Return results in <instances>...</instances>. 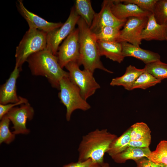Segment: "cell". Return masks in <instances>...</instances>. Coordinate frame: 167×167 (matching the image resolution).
Segmentation results:
<instances>
[{
    "mask_svg": "<svg viewBox=\"0 0 167 167\" xmlns=\"http://www.w3.org/2000/svg\"></svg>",
    "mask_w": 167,
    "mask_h": 167,
    "instance_id": "obj_36",
    "label": "cell"
},
{
    "mask_svg": "<svg viewBox=\"0 0 167 167\" xmlns=\"http://www.w3.org/2000/svg\"><path fill=\"white\" fill-rule=\"evenodd\" d=\"M152 151L149 147L139 148L128 147L125 151L111 158L116 163H122L128 160L134 161L143 158H147Z\"/></svg>",
    "mask_w": 167,
    "mask_h": 167,
    "instance_id": "obj_19",
    "label": "cell"
},
{
    "mask_svg": "<svg viewBox=\"0 0 167 167\" xmlns=\"http://www.w3.org/2000/svg\"><path fill=\"white\" fill-rule=\"evenodd\" d=\"M165 167H167V165H165Z\"/></svg>",
    "mask_w": 167,
    "mask_h": 167,
    "instance_id": "obj_35",
    "label": "cell"
},
{
    "mask_svg": "<svg viewBox=\"0 0 167 167\" xmlns=\"http://www.w3.org/2000/svg\"><path fill=\"white\" fill-rule=\"evenodd\" d=\"M130 127L111 143L107 153L112 157L125 151L128 147L131 141Z\"/></svg>",
    "mask_w": 167,
    "mask_h": 167,
    "instance_id": "obj_21",
    "label": "cell"
},
{
    "mask_svg": "<svg viewBox=\"0 0 167 167\" xmlns=\"http://www.w3.org/2000/svg\"><path fill=\"white\" fill-rule=\"evenodd\" d=\"M21 71L15 66L9 77L0 88V104L6 105L15 103L20 100L16 92V81Z\"/></svg>",
    "mask_w": 167,
    "mask_h": 167,
    "instance_id": "obj_13",
    "label": "cell"
},
{
    "mask_svg": "<svg viewBox=\"0 0 167 167\" xmlns=\"http://www.w3.org/2000/svg\"><path fill=\"white\" fill-rule=\"evenodd\" d=\"M135 161L137 164V167H165V166L163 164L155 163L145 158Z\"/></svg>",
    "mask_w": 167,
    "mask_h": 167,
    "instance_id": "obj_33",
    "label": "cell"
},
{
    "mask_svg": "<svg viewBox=\"0 0 167 167\" xmlns=\"http://www.w3.org/2000/svg\"><path fill=\"white\" fill-rule=\"evenodd\" d=\"M144 72L143 69H138L130 65L126 67L123 75L112 79L110 85L112 86H122L125 89L130 91L134 82Z\"/></svg>",
    "mask_w": 167,
    "mask_h": 167,
    "instance_id": "obj_18",
    "label": "cell"
},
{
    "mask_svg": "<svg viewBox=\"0 0 167 167\" xmlns=\"http://www.w3.org/2000/svg\"><path fill=\"white\" fill-rule=\"evenodd\" d=\"M79 30V57L77 62L84 69L94 72L99 69L110 73L113 72L105 68L100 60L97 41L90 27L81 17L77 23Z\"/></svg>",
    "mask_w": 167,
    "mask_h": 167,
    "instance_id": "obj_2",
    "label": "cell"
},
{
    "mask_svg": "<svg viewBox=\"0 0 167 167\" xmlns=\"http://www.w3.org/2000/svg\"><path fill=\"white\" fill-rule=\"evenodd\" d=\"M111 10L116 17L122 20L132 17H148L152 14L143 10L135 4L122 3L119 0H113Z\"/></svg>",
    "mask_w": 167,
    "mask_h": 167,
    "instance_id": "obj_14",
    "label": "cell"
},
{
    "mask_svg": "<svg viewBox=\"0 0 167 167\" xmlns=\"http://www.w3.org/2000/svg\"><path fill=\"white\" fill-rule=\"evenodd\" d=\"M153 14L158 24L167 25V0H157Z\"/></svg>",
    "mask_w": 167,
    "mask_h": 167,
    "instance_id": "obj_27",
    "label": "cell"
},
{
    "mask_svg": "<svg viewBox=\"0 0 167 167\" xmlns=\"http://www.w3.org/2000/svg\"><path fill=\"white\" fill-rule=\"evenodd\" d=\"M74 6L78 15L83 19L90 27L96 13L90 0H76Z\"/></svg>",
    "mask_w": 167,
    "mask_h": 167,
    "instance_id": "obj_20",
    "label": "cell"
},
{
    "mask_svg": "<svg viewBox=\"0 0 167 167\" xmlns=\"http://www.w3.org/2000/svg\"><path fill=\"white\" fill-rule=\"evenodd\" d=\"M125 4H132L143 11L153 13L155 4L157 0H119Z\"/></svg>",
    "mask_w": 167,
    "mask_h": 167,
    "instance_id": "obj_29",
    "label": "cell"
},
{
    "mask_svg": "<svg viewBox=\"0 0 167 167\" xmlns=\"http://www.w3.org/2000/svg\"><path fill=\"white\" fill-rule=\"evenodd\" d=\"M161 82V81L157 79L151 74L144 72L134 82L130 90L135 88L146 89Z\"/></svg>",
    "mask_w": 167,
    "mask_h": 167,
    "instance_id": "obj_25",
    "label": "cell"
},
{
    "mask_svg": "<svg viewBox=\"0 0 167 167\" xmlns=\"http://www.w3.org/2000/svg\"><path fill=\"white\" fill-rule=\"evenodd\" d=\"M151 135L150 134L138 140H131L129 144L128 147L139 148L148 147L151 143Z\"/></svg>",
    "mask_w": 167,
    "mask_h": 167,
    "instance_id": "obj_31",
    "label": "cell"
},
{
    "mask_svg": "<svg viewBox=\"0 0 167 167\" xmlns=\"http://www.w3.org/2000/svg\"><path fill=\"white\" fill-rule=\"evenodd\" d=\"M16 5L19 13L28 23L29 29H38L48 33L60 27L63 24L60 22H49L29 11L21 0H18Z\"/></svg>",
    "mask_w": 167,
    "mask_h": 167,
    "instance_id": "obj_12",
    "label": "cell"
},
{
    "mask_svg": "<svg viewBox=\"0 0 167 167\" xmlns=\"http://www.w3.org/2000/svg\"><path fill=\"white\" fill-rule=\"evenodd\" d=\"M101 167H110L109 164L106 162H104L101 165Z\"/></svg>",
    "mask_w": 167,
    "mask_h": 167,
    "instance_id": "obj_34",
    "label": "cell"
},
{
    "mask_svg": "<svg viewBox=\"0 0 167 167\" xmlns=\"http://www.w3.org/2000/svg\"><path fill=\"white\" fill-rule=\"evenodd\" d=\"M26 62L32 75L46 77L51 86L59 90L61 79L69 76L61 67L56 56L45 49L31 55Z\"/></svg>",
    "mask_w": 167,
    "mask_h": 167,
    "instance_id": "obj_3",
    "label": "cell"
},
{
    "mask_svg": "<svg viewBox=\"0 0 167 167\" xmlns=\"http://www.w3.org/2000/svg\"><path fill=\"white\" fill-rule=\"evenodd\" d=\"M77 62H72L65 67L68 71L70 78L79 88L81 96L86 100L100 86L94 77L93 73L84 69L81 70Z\"/></svg>",
    "mask_w": 167,
    "mask_h": 167,
    "instance_id": "obj_6",
    "label": "cell"
},
{
    "mask_svg": "<svg viewBox=\"0 0 167 167\" xmlns=\"http://www.w3.org/2000/svg\"><path fill=\"white\" fill-rule=\"evenodd\" d=\"M80 17L76 13L74 6L71 8L66 21L60 27L47 33L46 50L56 56L59 45L75 28Z\"/></svg>",
    "mask_w": 167,
    "mask_h": 167,
    "instance_id": "obj_7",
    "label": "cell"
},
{
    "mask_svg": "<svg viewBox=\"0 0 167 167\" xmlns=\"http://www.w3.org/2000/svg\"><path fill=\"white\" fill-rule=\"evenodd\" d=\"M121 43L123 57H131L143 61L146 64L160 60L161 57L157 53L144 49L129 43L123 42Z\"/></svg>",
    "mask_w": 167,
    "mask_h": 167,
    "instance_id": "obj_15",
    "label": "cell"
},
{
    "mask_svg": "<svg viewBox=\"0 0 167 167\" xmlns=\"http://www.w3.org/2000/svg\"><path fill=\"white\" fill-rule=\"evenodd\" d=\"M120 29L111 26L102 27L97 33L94 34L97 41L108 42L117 41L120 34Z\"/></svg>",
    "mask_w": 167,
    "mask_h": 167,
    "instance_id": "obj_24",
    "label": "cell"
},
{
    "mask_svg": "<svg viewBox=\"0 0 167 167\" xmlns=\"http://www.w3.org/2000/svg\"><path fill=\"white\" fill-rule=\"evenodd\" d=\"M58 96L61 102L66 107V119L70 121L73 112L77 109L84 111L91 108L90 105L81 96L79 88L69 76L60 80Z\"/></svg>",
    "mask_w": 167,
    "mask_h": 167,
    "instance_id": "obj_5",
    "label": "cell"
},
{
    "mask_svg": "<svg viewBox=\"0 0 167 167\" xmlns=\"http://www.w3.org/2000/svg\"><path fill=\"white\" fill-rule=\"evenodd\" d=\"M47 35L42 31L29 29L16 48L15 67L21 71L22 65L30 56L46 49Z\"/></svg>",
    "mask_w": 167,
    "mask_h": 167,
    "instance_id": "obj_4",
    "label": "cell"
},
{
    "mask_svg": "<svg viewBox=\"0 0 167 167\" xmlns=\"http://www.w3.org/2000/svg\"><path fill=\"white\" fill-rule=\"evenodd\" d=\"M113 0H105L103 2L101 8L96 13L92 24L90 27L94 34L98 33L103 27L111 26L120 29L123 27L127 19H120L113 13L111 6Z\"/></svg>",
    "mask_w": 167,
    "mask_h": 167,
    "instance_id": "obj_10",
    "label": "cell"
},
{
    "mask_svg": "<svg viewBox=\"0 0 167 167\" xmlns=\"http://www.w3.org/2000/svg\"><path fill=\"white\" fill-rule=\"evenodd\" d=\"M56 57L63 68L69 63L78 62L79 57V30L75 28L58 48Z\"/></svg>",
    "mask_w": 167,
    "mask_h": 167,
    "instance_id": "obj_8",
    "label": "cell"
},
{
    "mask_svg": "<svg viewBox=\"0 0 167 167\" xmlns=\"http://www.w3.org/2000/svg\"><path fill=\"white\" fill-rule=\"evenodd\" d=\"M0 122V143L9 144L14 141L15 134L9 129L10 120L6 114L1 119Z\"/></svg>",
    "mask_w": 167,
    "mask_h": 167,
    "instance_id": "obj_26",
    "label": "cell"
},
{
    "mask_svg": "<svg viewBox=\"0 0 167 167\" xmlns=\"http://www.w3.org/2000/svg\"><path fill=\"white\" fill-rule=\"evenodd\" d=\"M130 127L131 128V141L138 140L151 133L148 125L143 122H136Z\"/></svg>",
    "mask_w": 167,
    "mask_h": 167,
    "instance_id": "obj_28",
    "label": "cell"
},
{
    "mask_svg": "<svg viewBox=\"0 0 167 167\" xmlns=\"http://www.w3.org/2000/svg\"><path fill=\"white\" fill-rule=\"evenodd\" d=\"M147 158L155 163L167 165V141H161Z\"/></svg>",
    "mask_w": 167,
    "mask_h": 167,
    "instance_id": "obj_23",
    "label": "cell"
},
{
    "mask_svg": "<svg viewBox=\"0 0 167 167\" xmlns=\"http://www.w3.org/2000/svg\"><path fill=\"white\" fill-rule=\"evenodd\" d=\"M148 17H131L127 20L120 30L117 42H126L137 46L141 44V34L146 27Z\"/></svg>",
    "mask_w": 167,
    "mask_h": 167,
    "instance_id": "obj_9",
    "label": "cell"
},
{
    "mask_svg": "<svg viewBox=\"0 0 167 167\" xmlns=\"http://www.w3.org/2000/svg\"><path fill=\"white\" fill-rule=\"evenodd\" d=\"M28 102L27 99L20 96V100L18 102L11 103L6 105L0 104V119L5 115L8 112L15 106Z\"/></svg>",
    "mask_w": 167,
    "mask_h": 167,
    "instance_id": "obj_30",
    "label": "cell"
},
{
    "mask_svg": "<svg viewBox=\"0 0 167 167\" xmlns=\"http://www.w3.org/2000/svg\"><path fill=\"white\" fill-rule=\"evenodd\" d=\"M34 114L33 108L28 102L10 110L6 115L13 124L12 132L15 135L28 134L30 130L26 127L27 121L31 120Z\"/></svg>",
    "mask_w": 167,
    "mask_h": 167,
    "instance_id": "obj_11",
    "label": "cell"
},
{
    "mask_svg": "<svg viewBox=\"0 0 167 167\" xmlns=\"http://www.w3.org/2000/svg\"><path fill=\"white\" fill-rule=\"evenodd\" d=\"M100 56L106 58L119 63H121L124 58L122 54L121 43L117 41L108 42L97 41Z\"/></svg>",
    "mask_w": 167,
    "mask_h": 167,
    "instance_id": "obj_17",
    "label": "cell"
},
{
    "mask_svg": "<svg viewBox=\"0 0 167 167\" xmlns=\"http://www.w3.org/2000/svg\"><path fill=\"white\" fill-rule=\"evenodd\" d=\"M101 165L91 159H88L83 161L71 162L64 165L63 167H101Z\"/></svg>",
    "mask_w": 167,
    "mask_h": 167,
    "instance_id": "obj_32",
    "label": "cell"
},
{
    "mask_svg": "<svg viewBox=\"0 0 167 167\" xmlns=\"http://www.w3.org/2000/svg\"><path fill=\"white\" fill-rule=\"evenodd\" d=\"M143 69L160 81L167 78V64L160 60L146 64Z\"/></svg>",
    "mask_w": 167,
    "mask_h": 167,
    "instance_id": "obj_22",
    "label": "cell"
},
{
    "mask_svg": "<svg viewBox=\"0 0 167 167\" xmlns=\"http://www.w3.org/2000/svg\"><path fill=\"white\" fill-rule=\"evenodd\" d=\"M117 137L106 129L98 128L83 136L78 148V161L81 162L91 159L102 165L104 162L105 153Z\"/></svg>",
    "mask_w": 167,
    "mask_h": 167,
    "instance_id": "obj_1",
    "label": "cell"
},
{
    "mask_svg": "<svg viewBox=\"0 0 167 167\" xmlns=\"http://www.w3.org/2000/svg\"><path fill=\"white\" fill-rule=\"evenodd\" d=\"M142 40L167 41V25L158 24L153 13L148 17L146 27L141 34Z\"/></svg>",
    "mask_w": 167,
    "mask_h": 167,
    "instance_id": "obj_16",
    "label": "cell"
}]
</instances>
